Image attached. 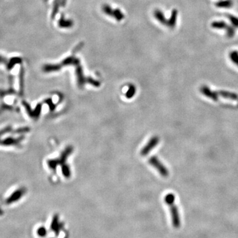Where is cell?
I'll return each mask as SVG.
<instances>
[{"label": "cell", "mask_w": 238, "mask_h": 238, "mask_svg": "<svg viewBox=\"0 0 238 238\" xmlns=\"http://www.w3.org/2000/svg\"><path fill=\"white\" fill-rule=\"evenodd\" d=\"M175 196L173 193H168L165 196V202L166 203L171 211L172 224L175 228H179L181 226V218L179 213V210L175 204Z\"/></svg>", "instance_id": "obj_1"}, {"label": "cell", "mask_w": 238, "mask_h": 238, "mask_svg": "<svg viewBox=\"0 0 238 238\" xmlns=\"http://www.w3.org/2000/svg\"><path fill=\"white\" fill-rule=\"evenodd\" d=\"M74 150V148L72 146H69L66 147L64 150L62 152L60 156L58 158H56L55 159H49L47 161V165L48 166L52 169L55 171L56 169V167L58 165H61V167H63L65 165H66V161L67 158H68L70 154L72 153Z\"/></svg>", "instance_id": "obj_2"}, {"label": "cell", "mask_w": 238, "mask_h": 238, "mask_svg": "<svg viewBox=\"0 0 238 238\" xmlns=\"http://www.w3.org/2000/svg\"><path fill=\"white\" fill-rule=\"evenodd\" d=\"M149 163L150 164L152 167L156 169L158 172L160 173L162 177H167L169 175V172L167 167L159 161V159L156 157L152 156L149 159Z\"/></svg>", "instance_id": "obj_3"}, {"label": "cell", "mask_w": 238, "mask_h": 238, "mask_svg": "<svg viewBox=\"0 0 238 238\" xmlns=\"http://www.w3.org/2000/svg\"><path fill=\"white\" fill-rule=\"evenodd\" d=\"M159 142V138L158 136H153L148 142L145 145L144 148L141 149L140 154L142 156H146L152 149L156 147Z\"/></svg>", "instance_id": "obj_4"}, {"label": "cell", "mask_w": 238, "mask_h": 238, "mask_svg": "<svg viewBox=\"0 0 238 238\" xmlns=\"http://www.w3.org/2000/svg\"><path fill=\"white\" fill-rule=\"evenodd\" d=\"M200 92L206 97L213 100L214 101H218V97L217 95L216 92L211 91L208 87L203 86L200 88Z\"/></svg>", "instance_id": "obj_5"}, {"label": "cell", "mask_w": 238, "mask_h": 238, "mask_svg": "<svg viewBox=\"0 0 238 238\" xmlns=\"http://www.w3.org/2000/svg\"><path fill=\"white\" fill-rule=\"evenodd\" d=\"M216 94H217V95H218V97L221 96L222 97L226 98V99H232V100L238 99V95H236V94H234V93L222 91L216 92Z\"/></svg>", "instance_id": "obj_6"}, {"label": "cell", "mask_w": 238, "mask_h": 238, "mask_svg": "<svg viewBox=\"0 0 238 238\" xmlns=\"http://www.w3.org/2000/svg\"><path fill=\"white\" fill-rule=\"evenodd\" d=\"M134 94H135V88H134V86H130L128 91L126 92V97L128 98V99H130L134 96Z\"/></svg>", "instance_id": "obj_7"}]
</instances>
